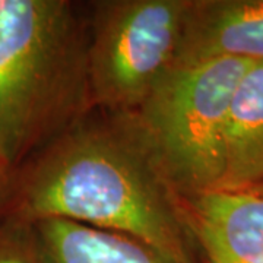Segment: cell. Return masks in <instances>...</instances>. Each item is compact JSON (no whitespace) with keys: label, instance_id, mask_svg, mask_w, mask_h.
Masks as SVG:
<instances>
[{"label":"cell","instance_id":"obj_1","mask_svg":"<svg viewBox=\"0 0 263 263\" xmlns=\"http://www.w3.org/2000/svg\"><path fill=\"white\" fill-rule=\"evenodd\" d=\"M108 114L85 116L13 170L2 215L76 222L139 240L177 263H202L184 196L135 116Z\"/></svg>","mask_w":263,"mask_h":263},{"label":"cell","instance_id":"obj_2","mask_svg":"<svg viewBox=\"0 0 263 263\" xmlns=\"http://www.w3.org/2000/svg\"><path fill=\"white\" fill-rule=\"evenodd\" d=\"M92 110L88 38L67 0H5L0 160L12 171Z\"/></svg>","mask_w":263,"mask_h":263},{"label":"cell","instance_id":"obj_3","mask_svg":"<svg viewBox=\"0 0 263 263\" xmlns=\"http://www.w3.org/2000/svg\"><path fill=\"white\" fill-rule=\"evenodd\" d=\"M246 59L176 66L130 111L181 196L214 192L224 171L227 117Z\"/></svg>","mask_w":263,"mask_h":263},{"label":"cell","instance_id":"obj_4","mask_svg":"<svg viewBox=\"0 0 263 263\" xmlns=\"http://www.w3.org/2000/svg\"><path fill=\"white\" fill-rule=\"evenodd\" d=\"M189 0H103L92 9V108L135 111L176 65Z\"/></svg>","mask_w":263,"mask_h":263},{"label":"cell","instance_id":"obj_5","mask_svg":"<svg viewBox=\"0 0 263 263\" xmlns=\"http://www.w3.org/2000/svg\"><path fill=\"white\" fill-rule=\"evenodd\" d=\"M202 263H263V187L184 197Z\"/></svg>","mask_w":263,"mask_h":263},{"label":"cell","instance_id":"obj_6","mask_svg":"<svg viewBox=\"0 0 263 263\" xmlns=\"http://www.w3.org/2000/svg\"><path fill=\"white\" fill-rule=\"evenodd\" d=\"M224 57L263 62V2L189 0L174 67Z\"/></svg>","mask_w":263,"mask_h":263},{"label":"cell","instance_id":"obj_7","mask_svg":"<svg viewBox=\"0 0 263 263\" xmlns=\"http://www.w3.org/2000/svg\"><path fill=\"white\" fill-rule=\"evenodd\" d=\"M262 181L263 62H256L240 79L231 98L226 126L224 171L216 190H252Z\"/></svg>","mask_w":263,"mask_h":263},{"label":"cell","instance_id":"obj_8","mask_svg":"<svg viewBox=\"0 0 263 263\" xmlns=\"http://www.w3.org/2000/svg\"><path fill=\"white\" fill-rule=\"evenodd\" d=\"M37 227L54 263H177L127 235L60 219Z\"/></svg>","mask_w":263,"mask_h":263},{"label":"cell","instance_id":"obj_9","mask_svg":"<svg viewBox=\"0 0 263 263\" xmlns=\"http://www.w3.org/2000/svg\"><path fill=\"white\" fill-rule=\"evenodd\" d=\"M0 263H54L37 224L0 215Z\"/></svg>","mask_w":263,"mask_h":263},{"label":"cell","instance_id":"obj_10","mask_svg":"<svg viewBox=\"0 0 263 263\" xmlns=\"http://www.w3.org/2000/svg\"><path fill=\"white\" fill-rule=\"evenodd\" d=\"M10 176H12V170L5 162L0 161V215H2L6 193H8V187H9Z\"/></svg>","mask_w":263,"mask_h":263},{"label":"cell","instance_id":"obj_11","mask_svg":"<svg viewBox=\"0 0 263 263\" xmlns=\"http://www.w3.org/2000/svg\"><path fill=\"white\" fill-rule=\"evenodd\" d=\"M3 5H5V0H0V12L3 9Z\"/></svg>","mask_w":263,"mask_h":263},{"label":"cell","instance_id":"obj_12","mask_svg":"<svg viewBox=\"0 0 263 263\" xmlns=\"http://www.w3.org/2000/svg\"><path fill=\"white\" fill-rule=\"evenodd\" d=\"M0 161H2V160H0ZM2 162H3V161H2Z\"/></svg>","mask_w":263,"mask_h":263}]
</instances>
